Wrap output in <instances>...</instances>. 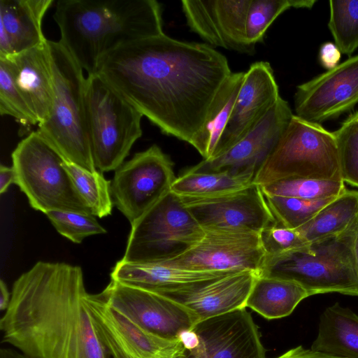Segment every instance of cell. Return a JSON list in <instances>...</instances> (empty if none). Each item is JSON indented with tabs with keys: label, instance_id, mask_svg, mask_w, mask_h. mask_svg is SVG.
<instances>
[{
	"label": "cell",
	"instance_id": "1f68e13d",
	"mask_svg": "<svg viewBox=\"0 0 358 358\" xmlns=\"http://www.w3.org/2000/svg\"><path fill=\"white\" fill-rule=\"evenodd\" d=\"M329 3V29L341 52L350 55L358 48V0Z\"/></svg>",
	"mask_w": 358,
	"mask_h": 358
},
{
	"label": "cell",
	"instance_id": "2e32d148",
	"mask_svg": "<svg viewBox=\"0 0 358 358\" xmlns=\"http://www.w3.org/2000/svg\"><path fill=\"white\" fill-rule=\"evenodd\" d=\"M358 103V55L297 86L296 115L320 123L335 118Z\"/></svg>",
	"mask_w": 358,
	"mask_h": 358
},
{
	"label": "cell",
	"instance_id": "d590c367",
	"mask_svg": "<svg viewBox=\"0 0 358 358\" xmlns=\"http://www.w3.org/2000/svg\"><path fill=\"white\" fill-rule=\"evenodd\" d=\"M45 215L59 234L75 243H80L92 235L107 233L92 214L52 210Z\"/></svg>",
	"mask_w": 358,
	"mask_h": 358
},
{
	"label": "cell",
	"instance_id": "ffe728a7",
	"mask_svg": "<svg viewBox=\"0 0 358 358\" xmlns=\"http://www.w3.org/2000/svg\"><path fill=\"white\" fill-rule=\"evenodd\" d=\"M258 276L257 272L251 271L236 272L189 290L164 296L189 308L199 322L246 308L248 298Z\"/></svg>",
	"mask_w": 358,
	"mask_h": 358
},
{
	"label": "cell",
	"instance_id": "277c9868",
	"mask_svg": "<svg viewBox=\"0 0 358 358\" xmlns=\"http://www.w3.org/2000/svg\"><path fill=\"white\" fill-rule=\"evenodd\" d=\"M54 98L48 118L38 132L65 162L97 171L92 156L85 103L83 69L58 41H49Z\"/></svg>",
	"mask_w": 358,
	"mask_h": 358
},
{
	"label": "cell",
	"instance_id": "52a82bcc",
	"mask_svg": "<svg viewBox=\"0 0 358 358\" xmlns=\"http://www.w3.org/2000/svg\"><path fill=\"white\" fill-rule=\"evenodd\" d=\"M11 157L15 185L32 208L45 214L52 210L92 214L63 166L65 160L37 130L19 142Z\"/></svg>",
	"mask_w": 358,
	"mask_h": 358
},
{
	"label": "cell",
	"instance_id": "83f0119b",
	"mask_svg": "<svg viewBox=\"0 0 358 358\" xmlns=\"http://www.w3.org/2000/svg\"><path fill=\"white\" fill-rule=\"evenodd\" d=\"M244 72L232 73L222 88L203 131L197 150L203 157L209 159L229 120L238 94Z\"/></svg>",
	"mask_w": 358,
	"mask_h": 358
},
{
	"label": "cell",
	"instance_id": "9a60e30c",
	"mask_svg": "<svg viewBox=\"0 0 358 358\" xmlns=\"http://www.w3.org/2000/svg\"><path fill=\"white\" fill-rule=\"evenodd\" d=\"M293 114L280 97L264 118L243 138L220 155L187 169L192 173L228 172L255 178L287 129Z\"/></svg>",
	"mask_w": 358,
	"mask_h": 358
},
{
	"label": "cell",
	"instance_id": "e575fe53",
	"mask_svg": "<svg viewBox=\"0 0 358 358\" xmlns=\"http://www.w3.org/2000/svg\"><path fill=\"white\" fill-rule=\"evenodd\" d=\"M343 181L358 187V111L334 131Z\"/></svg>",
	"mask_w": 358,
	"mask_h": 358
},
{
	"label": "cell",
	"instance_id": "4dcf8cb0",
	"mask_svg": "<svg viewBox=\"0 0 358 358\" xmlns=\"http://www.w3.org/2000/svg\"><path fill=\"white\" fill-rule=\"evenodd\" d=\"M316 0H251L248 9L245 34L248 43L255 48L263 41L273 21L290 8H310Z\"/></svg>",
	"mask_w": 358,
	"mask_h": 358
},
{
	"label": "cell",
	"instance_id": "ba28073f",
	"mask_svg": "<svg viewBox=\"0 0 358 358\" xmlns=\"http://www.w3.org/2000/svg\"><path fill=\"white\" fill-rule=\"evenodd\" d=\"M290 178L343 180L334 132L296 115L253 182L263 186Z\"/></svg>",
	"mask_w": 358,
	"mask_h": 358
},
{
	"label": "cell",
	"instance_id": "e0dca14e",
	"mask_svg": "<svg viewBox=\"0 0 358 358\" xmlns=\"http://www.w3.org/2000/svg\"><path fill=\"white\" fill-rule=\"evenodd\" d=\"M196 346L184 358H266L258 327L242 308L198 322Z\"/></svg>",
	"mask_w": 358,
	"mask_h": 358
},
{
	"label": "cell",
	"instance_id": "5bb4252c",
	"mask_svg": "<svg viewBox=\"0 0 358 358\" xmlns=\"http://www.w3.org/2000/svg\"><path fill=\"white\" fill-rule=\"evenodd\" d=\"M180 197L204 231L259 234L276 222L261 187L254 182L245 189L217 196Z\"/></svg>",
	"mask_w": 358,
	"mask_h": 358
},
{
	"label": "cell",
	"instance_id": "ab89813d",
	"mask_svg": "<svg viewBox=\"0 0 358 358\" xmlns=\"http://www.w3.org/2000/svg\"><path fill=\"white\" fill-rule=\"evenodd\" d=\"M16 182V176L13 166L0 165V194L7 192L9 186Z\"/></svg>",
	"mask_w": 358,
	"mask_h": 358
},
{
	"label": "cell",
	"instance_id": "7c38bea8",
	"mask_svg": "<svg viewBox=\"0 0 358 358\" xmlns=\"http://www.w3.org/2000/svg\"><path fill=\"white\" fill-rule=\"evenodd\" d=\"M196 245L165 264L185 270L235 273L259 272L266 255L259 233L207 230Z\"/></svg>",
	"mask_w": 358,
	"mask_h": 358
},
{
	"label": "cell",
	"instance_id": "8d00e7d4",
	"mask_svg": "<svg viewBox=\"0 0 358 358\" xmlns=\"http://www.w3.org/2000/svg\"><path fill=\"white\" fill-rule=\"evenodd\" d=\"M259 236L266 255L299 250L310 245L297 229L287 227L277 220L264 229Z\"/></svg>",
	"mask_w": 358,
	"mask_h": 358
},
{
	"label": "cell",
	"instance_id": "7402d4cb",
	"mask_svg": "<svg viewBox=\"0 0 358 358\" xmlns=\"http://www.w3.org/2000/svg\"><path fill=\"white\" fill-rule=\"evenodd\" d=\"M231 273L185 270L163 262L132 263L120 259L112 269L110 280L166 295L189 290Z\"/></svg>",
	"mask_w": 358,
	"mask_h": 358
},
{
	"label": "cell",
	"instance_id": "8fae6325",
	"mask_svg": "<svg viewBox=\"0 0 358 358\" xmlns=\"http://www.w3.org/2000/svg\"><path fill=\"white\" fill-rule=\"evenodd\" d=\"M87 303L98 337L109 358H184L180 339L160 338L110 306L101 292Z\"/></svg>",
	"mask_w": 358,
	"mask_h": 358
},
{
	"label": "cell",
	"instance_id": "8992f818",
	"mask_svg": "<svg viewBox=\"0 0 358 358\" xmlns=\"http://www.w3.org/2000/svg\"><path fill=\"white\" fill-rule=\"evenodd\" d=\"M85 103L94 165L115 171L142 136L143 115L97 73L86 78Z\"/></svg>",
	"mask_w": 358,
	"mask_h": 358
},
{
	"label": "cell",
	"instance_id": "f35d334b",
	"mask_svg": "<svg viewBox=\"0 0 358 358\" xmlns=\"http://www.w3.org/2000/svg\"><path fill=\"white\" fill-rule=\"evenodd\" d=\"M275 358H336L302 346L294 348Z\"/></svg>",
	"mask_w": 358,
	"mask_h": 358
},
{
	"label": "cell",
	"instance_id": "603a6c76",
	"mask_svg": "<svg viewBox=\"0 0 358 358\" xmlns=\"http://www.w3.org/2000/svg\"><path fill=\"white\" fill-rule=\"evenodd\" d=\"M53 0H0V57H8L48 39L43 17Z\"/></svg>",
	"mask_w": 358,
	"mask_h": 358
},
{
	"label": "cell",
	"instance_id": "7a4b0ae2",
	"mask_svg": "<svg viewBox=\"0 0 358 358\" xmlns=\"http://www.w3.org/2000/svg\"><path fill=\"white\" fill-rule=\"evenodd\" d=\"M81 267L38 262L13 283L3 342L31 358H109L98 337Z\"/></svg>",
	"mask_w": 358,
	"mask_h": 358
},
{
	"label": "cell",
	"instance_id": "60d3db41",
	"mask_svg": "<svg viewBox=\"0 0 358 358\" xmlns=\"http://www.w3.org/2000/svg\"><path fill=\"white\" fill-rule=\"evenodd\" d=\"M11 293L9 292L5 282L1 279L0 280V309L6 310L10 301Z\"/></svg>",
	"mask_w": 358,
	"mask_h": 358
},
{
	"label": "cell",
	"instance_id": "d6a6232c",
	"mask_svg": "<svg viewBox=\"0 0 358 358\" xmlns=\"http://www.w3.org/2000/svg\"><path fill=\"white\" fill-rule=\"evenodd\" d=\"M0 114L13 117L23 126L38 124L15 83L10 61L3 57H0Z\"/></svg>",
	"mask_w": 358,
	"mask_h": 358
},
{
	"label": "cell",
	"instance_id": "4fadbf2b",
	"mask_svg": "<svg viewBox=\"0 0 358 358\" xmlns=\"http://www.w3.org/2000/svg\"><path fill=\"white\" fill-rule=\"evenodd\" d=\"M105 300L142 328L164 339L178 340L199 322L185 305L160 294L110 280Z\"/></svg>",
	"mask_w": 358,
	"mask_h": 358
},
{
	"label": "cell",
	"instance_id": "74e56055",
	"mask_svg": "<svg viewBox=\"0 0 358 358\" xmlns=\"http://www.w3.org/2000/svg\"><path fill=\"white\" fill-rule=\"evenodd\" d=\"M341 57V52L332 43H325L320 48V59L322 64L329 70L338 65Z\"/></svg>",
	"mask_w": 358,
	"mask_h": 358
},
{
	"label": "cell",
	"instance_id": "9c48e42d",
	"mask_svg": "<svg viewBox=\"0 0 358 358\" xmlns=\"http://www.w3.org/2000/svg\"><path fill=\"white\" fill-rule=\"evenodd\" d=\"M122 261L161 262L174 259L199 242L205 231L177 194L169 192L131 224Z\"/></svg>",
	"mask_w": 358,
	"mask_h": 358
},
{
	"label": "cell",
	"instance_id": "ac0fdd59",
	"mask_svg": "<svg viewBox=\"0 0 358 358\" xmlns=\"http://www.w3.org/2000/svg\"><path fill=\"white\" fill-rule=\"evenodd\" d=\"M251 0H183L187 24L212 48L253 54L247 41L245 24Z\"/></svg>",
	"mask_w": 358,
	"mask_h": 358
},
{
	"label": "cell",
	"instance_id": "836d02e7",
	"mask_svg": "<svg viewBox=\"0 0 358 358\" xmlns=\"http://www.w3.org/2000/svg\"><path fill=\"white\" fill-rule=\"evenodd\" d=\"M264 196L275 220L282 225L295 229L308 222L334 199L310 201L267 194Z\"/></svg>",
	"mask_w": 358,
	"mask_h": 358
},
{
	"label": "cell",
	"instance_id": "4316f807",
	"mask_svg": "<svg viewBox=\"0 0 358 358\" xmlns=\"http://www.w3.org/2000/svg\"><path fill=\"white\" fill-rule=\"evenodd\" d=\"M254 179L252 174L192 173L185 171L176 178L171 192L179 196L213 197L245 189L253 183Z\"/></svg>",
	"mask_w": 358,
	"mask_h": 358
},
{
	"label": "cell",
	"instance_id": "d6986e66",
	"mask_svg": "<svg viewBox=\"0 0 358 358\" xmlns=\"http://www.w3.org/2000/svg\"><path fill=\"white\" fill-rule=\"evenodd\" d=\"M280 97L270 64L260 61L251 64L244 72L229 120L210 158L224 152L247 135Z\"/></svg>",
	"mask_w": 358,
	"mask_h": 358
},
{
	"label": "cell",
	"instance_id": "b9f144b4",
	"mask_svg": "<svg viewBox=\"0 0 358 358\" xmlns=\"http://www.w3.org/2000/svg\"><path fill=\"white\" fill-rule=\"evenodd\" d=\"M0 358H31L20 352L10 348H1L0 350Z\"/></svg>",
	"mask_w": 358,
	"mask_h": 358
},
{
	"label": "cell",
	"instance_id": "f1b7e54d",
	"mask_svg": "<svg viewBox=\"0 0 358 358\" xmlns=\"http://www.w3.org/2000/svg\"><path fill=\"white\" fill-rule=\"evenodd\" d=\"M63 166L92 214L99 218L110 215L114 205L111 182L105 178L103 173L98 170L90 171L67 162Z\"/></svg>",
	"mask_w": 358,
	"mask_h": 358
},
{
	"label": "cell",
	"instance_id": "44dd1931",
	"mask_svg": "<svg viewBox=\"0 0 358 358\" xmlns=\"http://www.w3.org/2000/svg\"><path fill=\"white\" fill-rule=\"evenodd\" d=\"M8 58L15 83L38 125L48 117L54 98V83L49 40Z\"/></svg>",
	"mask_w": 358,
	"mask_h": 358
},
{
	"label": "cell",
	"instance_id": "6da1fadb",
	"mask_svg": "<svg viewBox=\"0 0 358 358\" xmlns=\"http://www.w3.org/2000/svg\"><path fill=\"white\" fill-rule=\"evenodd\" d=\"M160 131L199 150L217 96L231 76L224 55L164 33L103 56L96 73Z\"/></svg>",
	"mask_w": 358,
	"mask_h": 358
},
{
	"label": "cell",
	"instance_id": "3957f363",
	"mask_svg": "<svg viewBox=\"0 0 358 358\" xmlns=\"http://www.w3.org/2000/svg\"><path fill=\"white\" fill-rule=\"evenodd\" d=\"M53 18L59 42L87 76L109 52L164 34L162 7L155 0H59Z\"/></svg>",
	"mask_w": 358,
	"mask_h": 358
},
{
	"label": "cell",
	"instance_id": "30bf717a",
	"mask_svg": "<svg viewBox=\"0 0 358 358\" xmlns=\"http://www.w3.org/2000/svg\"><path fill=\"white\" fill-rule=\"evenodd\" d=\"M173 163L157 145L136 152L115 171L113 203L133 224L164 196L176 180Z\"/></svg>",
	"mask_w": 358,
	"mask_h": 358
},
{
	"label": "cell",
	"instance_id": "d4e9b609",
	"mask_svg": "<svg viewBox=\"0 0 358 358\" xmlns=\"http://www.w3.org/2000/svg\"><path fill=\"white\" fill-rule=\"evenodd\" d=\"M308 292L298 283L283 279L258 276L245 307L268 320L289 315Z\"/></svg>",
	"mask_w": 358,
	"mask_h": 358
},
{
	"label": "cell",
	"instance_id": "cb8c5ba5",
	"mask_svg": "<svg viewBox=\"0 0 358 358\" xmlns=\"http://www.w3.org/2000/svg\"><path fill=\"white\" fill-rule=\"evenodd\" d=\"M310 348L336 358H358V315L338 303L327 307Z\"/></svg>",
	"mask_w": 358,
	"mask_h": 358
},
{
	"label": "cell",
	"instance_id": "484cf974",
	"mask_svg": "<svg viewBox=\"0 0 358 358\" xmlns=\"http://www.w3.org/2000/svg\"><path fill=\"white\" fill-rule=\"evenodd\" d=\"M358 222V190L346 189L297 229L311 244L337 236Z\"/></svg>",
	"mask_w": 358,
	"mask_h": 358
},
{
	"label": "cell",
	"instance_id": "5b68a950",
	"mask_svg": "<svg viewBox=\"0 0 358 358\" xmlns=\"http://www.w3.org/2000/svg\"><path fill=\"white\" fill-rule=\"evenodd\" d=\"M358 222L344 233L299 250L266 255L259 276L294 281L310 296L337 292L358 296L354 241Z\"/></svg>",
	"mask_w": 358,
	"mask_h": 358
},
{
	"label": "cell",
	"instance_id": "7bdbcfd3",
	"mask_svg": "<svg viewBox=\"0 0 358 358\" xmlns=\"http://www.w3.org/2000/svg\"><path fill=\"white\" fill-rule=\"evenodd\" d=\"M354 256H355V268L356 272L358 277V228L355 234V241H354Z\"/></svg>",
	"mask_w": 358,
	"mask_h": 358
},
{
	"label": "cell",
	"instance_id": "f546056e",
	"mask_svg": "<svg viewBox=\"0 0 358 358\" xmlns=\"http://www.w3.org/2000/svg\"><path fill=\"white\" fill-rule=\"evenodd\" d=\"M260 187L264 194L310 201L335 198L347 189L341 180L311 178H286Z\"/></svg>",
	"mask_w": 358,
	"mask_h": 358
}]
</instances>
